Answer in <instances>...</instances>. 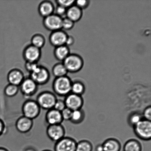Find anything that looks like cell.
<instances>
[{"instance_id": "6da1fadb", "label": "cell", "mask_w": 151, "mask_h": 151, "mask_svg": "<svg viewBox=\"0 0 151 151\" xmlns=\"http://www.w3.org/2000/svg\"><path fill=\"white\" fill-rule=\"evenodd\" d=\"M72 83V80L67 76L55 78L52 84L54 94L60 97H66L71 93Z\"/></svg>"}, {"instance_id": "7a4b0ae2", "label": "cell", "mask_w": 151, "mask_h": 151, "mask_svg": "<svg viewBox=\"0 0 151 151\" xmlns=\"http://www.w3.org/2000/svg\"><path fill=\"white\" fill-rule=\"evenodd\" d=\"M57 99L54 93L45 91L41 92L38 95L36 101L41 109L48 111L54 108Z\"/></svg>"}, {"instance_id": "3957f363", "label": "cell", "mask_w": 151, "mask_h": 151, "mask_svg": "<svg viewBox=\"0 0 151 151\" xmlns=\"http://www.w3.org/2000/svg\"><path fill=\"white\" fill-rule=\"evenodd\" d=\"M68 73H75L80 71L84 65V61L78 54L69 55L63 62Z\"/></svg>"}, {"instance_id": "277c9868", "label": "cell", "mask_w": 151, "mask_h": 151, "mask_svg": "<svg viewBox=\"0 0 151 151\" xmlns=\"http://www.w3.org/2000/svg\"><path fill=\"white\" fill-rule=\"evenodd\" d=\"M22 111L23 116L33 120L39 116L41 109L36 100L28 99L22 105Z\"/></svg>"}, {"instance_id": "5b68a950", "label": "cell", "mask_w": 151, "mask_h": 151, "mask_svg": "<svg viewBox=\"0 0 151 151\" xmlns=\"http://www.w3.org/2000/svg\"><path fill=\"white\" fill-rule=\"evenodd\" d=\"M29 77L38 86H42L45 85L49 81L50 74L47 68L39 65L35 70L29 73Z\"/></svg>"}, {"instance_id": "8992f818", "label": "cell", "mask_w": 151, "mask_h": 151, "mask_svg": "<svg viewBox=\"0 0 151 151\" xmlns=\"http://www.w3.org/2000/svg\"><path fill=\"white\" fill-rule=\"evenodd\" d=\"M133 128L136 136L140 139L146 141L151 139V121L143 119Z\"/></svg>"}, {"instance_id": "52a82bcc", "label": "cell", "mask_w": 151, "mask_h": 151, "mask_svg": "<svg viewBox=\"0 0 151 151\" xmlns=\"http://www.w3.org/2000/svg\"><path fill=\"white\" fill-rule=\"evenodd\" d=\"M19 87V91L26 98L35 95L38 90L37 84L29 77L25 78Z\"/></svg>"}, {"instance_id": "ba28073f", "label": "cell", "mask_w": 151, "mask_h": 151, "mask_svg": "<svg viewBox=\"0 0 151 151\" xmlns=\"http://www.w3.org/2000/svg\"><path fill=\"white\" fill-rule=\"evenodd\" d=\"M41 50L29 44L25 47L23 52V57L26 62L38 63L41 57Z\"/></svg>"}, {"instance_id": "9c48e42d", "label": "cell", "mask_w": 151, "mask_h": 151, "mask_svg": "<svg viewBox=\"0 0 151 151\" xmlns=\"http://www.w3.org/2000/svg\"><path fill=\"white\" fill-rule=\"evenodd\" d=\"M63 18L55 14L44 18L43 25L44 27L51 32L62 29Z\"/></svg>"}, {"instance_id": "30bf717a", "label": "cell", "mask_w": 151, "mask_h": 151, "mask_svg": "<svg viewBox=\"0 0 151 151\" xmlns=\"http://www.w3.org/2000/svg\"><path fill=\"white\" fill-rule=\"evenodd\" d=\"M65 130L61 124L48 125L46 130L47 137L55 142L65 137Z\"/></svg>"}, {"instance_id": "8fae6325", "label": "cell", "mask_w": 151, "mask_h": 151, "mask_svg": "<svg viewBox=\"0 0 151 151\" xmlns=\"http://www.w3.org/2000/svg\"><path fill=\"white\" fill-rule=\"evenodd\" d=\"M77 143L72 137H65L55 142L54 151H76Z\"/></svg>"}, {"instance_id": "7c38bea8", "label": "cell", "mask_w": 151, "mask_h": 151, "mask_svg": "<svg viewBox=\"0 0 151 151\" xmlns=\"http://www.w3.org/2000/svg\"><path fill=\"white\" fill-rule=\"evenodd\" d=\"M66 108L72 111L81 109L84 104L82 96L70 93L64 100Z\"/></svg>"}, {"instance_id": "4fadbf2b", "label": "cell", "mask_w": 151, "mask_h": 151, "mask_svg": "<svg viewBox=\"0 0 151 151\" xmlns=\"http://www.w3.org/2000/svg\"><path fill=\"white\" fill-rule=\"evenodd\" d=\"M68 35L63 29L51 32L49 36V42L55 48L65 45Z\"/></svg>"}, {"instance_id": "5bb4252c", "label": "cell", "mask_w": 151, "mask_h": 151, "mask_svg": "<svg viewBox=\"0 0 151 151\" xmlns=\"http://www.w3.org/2000/svg\"><path fill=\"white\" fill-rule=\"evenodd\" d=\"M34 125L33 120L22 116L19 117L15 123L16 130L21 134H26L32 130Z\"/></svg>"}, {"instance_id": "9a60e30c", "label": "cell", "mask_w": 151, "mask_h": 151, "mask_svg": "<svg viewBox=\"0 0 151 151\" xmlns=\"http://www.w3.org/2000/svg\"><path fill=\"white\" fill-rule=\"evenodd\" d=\"M24 74L20 69H12L7 73V78L9 84L19 86L24 79Z\"/></svg>"}, {"instance_id": "2e32d148", "label": "cell", "mask_w": 151, "mask_h": 151, "mask_svg": "<svg viewBox=\"0 0 151 151\" xmlns=\"http://www.w3.org/2000/svg\"><path fill=\"white\" fill-rule=\"evenodd\" d=\"M45 120L48 125L60 124L63 121L61 112L54 108L47 111L45 114Z\"/></svg>"}, {"instance_id": "e0dca14e", "label": "cell", "mask_w": 151, "mask_h": 151, "mask_svg": "<svg viewBox=\"0 0 151 151\" xmlns=\"http://www.w3.org/2000/svg\"><path fill=\"white\" fill-rule=\"evenodd\" d=\"M55 9V7L51 1H44L40 3L38 10L40 15L44 18L54 14Z\"/></svg>"}, {"instance_id": "ac0fdd59", "label": "cell", "mask_w": 151, "mask_h": 151, "mask_svg": "<svg viewBox=\"0 0 151 151\" xmlns=\"http://www.w3.org/2000/svg\"><path fill=\"white\" fill-rule=\"evenodd\" d=\"M82 15V10L75 4L67 9L66 17L75 23L81 20Z\"/></svg>"}, {"instance_id": "d6986e66", "label": "cell", "mask_w": 151, "mask_h": 151, "mask_svg": "<svg viewBox=\"0 0 151 151\" xmlns=\"http://www.w3.org/2000/svg\"><path fill=\"white\" fill-rule=\"evenodd\" d=\"M70 54L68 47L66 45L55 47L54 51V55L56 60L63 62Z\"/></svg>"}, {"instance_id": "ffe728a7", "label": "cell", "mask_w": 151, "mask_h": 151, "mask_svg": "<svg viewBox=\"0 0 151 151\" xmlns=\"http://www.w3.org/2000/svg\"><path fill=\"white\" fill-rule=\"evenodd\" d=\"M104 151H120L121 146L119 140L115 138H109L104 142Z\"/></svg>"}, {"instance_id": "44dd1931", "label": "cell", "mask_w": 151, "mask_h": 151, "mask_svg": "<svg viewBox=\"0 0 151 151\" xmlns=\"http://www.w3.org/2000/svg\"><path fill=\"white\" fill-rule=\"evenodd\" d=\"M142 145L138 140L131 139L125 143L123 151H142Z\"/></svg>"}, {"instance_id": "7402d4cb", "label": "cell", "mask_w": 151, "mask_h": 151, "mask_svg": "<svg viewBox=\"0 0 151 151\" xmlns=\"http://www.w3.org/2000/svg\"><path fill=\"white\" fill-rule=\"evenodd\" d=\"M55 78H60L67 76L68 72L62 62L56 63L53 66L52 70Z\"/></svg>"}, {"instance_id": "603a6c76", "label": "cell", "mask_w": 151, "mask_h": 151, "mask_svg": "<svg viewBox=\"0 0 151 151\" xmlns=\"http://www.w3.org/2000/svg\"><path fill=\"white\" fill-rule=\"evenodd\" d=\"M31 45L41 50L45 46L46 40L43 35L41 34H35L31 38Z\"/></svg>"}, {"instance_id": "cb8c5ba5", "label": "cell", "mask_w": 151, "mask_h": 151, "mask_svg": "<svg viewBox=\"0 0 151 151\" xmlns=\"http://www.w3.org/2000/svg\"><path fill=\"white\" fill-rule=\"evenodd\" d=\"M84 118L85 114L84 111L81 109H78L72 111L70 121L74 124H78L83 121Z\"/></svg>"}, {"instance_id": "d4e9b609", "label": "cell", "mask_w": 151, "mask_h": 151, "mask_svg": "<svg viewBox=\"0 0 151 151\" xmlns=\"http://www.w3.org/2000/svg\"><path fill=\"white\" fill-rule=\"evenodd\" d=\"M85 91V86L83 83L78 81H72L71 93L81 96Z\"/></svg>"}, {"instance_id": "484cf974", "label": "cell", "mask_w": 151, "mask_h": 151, "mask_svg": "<svg viewBox=\"0 0 151 151\" xmlns=\"http://www.w3.org/2000/svg\"><path fill=\"white\" fill-rule=\"evenodd\" d=\"M19 91V86L9 84L4 88V93L6 97L12 98L17 95Z\"/></svg>"}, {"instance_id": "4316f807", "label": "cell", "mask_w": 151, "mask_h": 151, "mask_svg": "<svg viewBox=\"0 0 151 151\" xmlns=\"http://www.w3.org/2000/svg\"><path fill=\"white\" fill-rule=\"evenodd\" d=\"M143 119L142 115L139 112H132L128 117V124L131 126L134 127Z\"/></svg>"}, {"instance_id": "83f0119b", "label": "cell", "mask_w": 151, "mask_h": 151, "mask_svg": "<svg viewBox=\"0 0 151 151\" xmlns=\"http://www.w3.org/2000/svg\"><path fill=\"white\" fill-rule=\"evenodd\" d=\"M93 145L88 140H81L77 143L76 151H92Z\"/></svg>"}, {"instance_id": "f1b7e54d", "label": "cell", "mask_w": 151, "mask_h": 151, "mask_svg": "<svg viewBox=\"0 0 151 151\" xmlns=\"http://www.w3.org/2000/svg\"><path fill=\"white\" fill-rule=\"evenodd\" d=\"M74 22L72 21L67 17H65L63 19L62 22V29L65 30H70L74 26Z\"/></svg>"}, {"instance_id": "f546056e", "label": "cell", "mask_w": 151, "mask_h": 151, "mask_svg": "<svg viewBox=\"0 0 151 151\" xmlns=\"http://www.w3.org/2000/svg\"><path fill=\"white\" fill-rule=\"evenodd\" d=\"M55 1L58 5L68 9L75 4V1L74 0H57Z\"/></svg>"}, {"instance_id": "4dcf8cb0", "label": "cell", "mask_w": 151, "mask_h": 151, "mask_svg": "<svg viewBox=\"0 0 151 151\" xmlns=\"http://www.w3.org/2000/svg\"><path fill=\"white\" fill-rule=\"evenodd\" d=\"M67 10V9L65 8L64 7L57 5V7H55L54 14L63 19L66 17Z\"/></svg>"}, {"instance_id": "1f68e13d", "label": "cell", "mask_w": 151, "mask_h": 151, "mask_svg": "<svg viewBox=\"0 0 151 151\" xmlns=\"http://www.w3.org/2000/svg\"><path fill=\"white\" fill-rule=\"evenodd\" d=\"M72 111L71 109L67 108H65L63 111L61 112L62 117L63 121H70L71 117Z\"/></svg>"}, {"instance_id": "d6a6232c", "label": "cell", "mask_w": 151, "mask_h": 151, "mask_svg": "<svg viewBox=\"0 0 151 151\" xmlns=\"http://www.w3.org/2000/svg\"><path fill=\"white\" fill-rule=\"evenodd\" d=\"M66 108L64 100L58 99L54 105V109L61 112Z\"/></svg>"}, {"instance_id": "836d02e7", "label": "cell", "mask_w": 151, "mask_h": 151, "mask_svg": "<svg viewBox=\"0 0 151 151\" xmlns=\"http://www.w3.org/2000/svg\"><path fill=\"white\" fill-rule=\"evenodd\" d=\"M90 1L88 0H78L75 1V4L81 9H84L88 6Z\"/></svg>"}, {"instance_id": "e575fe53", "label": "cell", "mask_w": 151, "mask_h": 151, "mask_svg": "<svg viewBox=\"0 0 151 151\" xmlns=\"http://www.w3.org/2000/svg\"><path fill=\"white\" fill-rule=\"evenodd\" d=\"M39 65L37 63H31L26 62L25 64V68L27 71L29 73H32L38 67Z\"/></svg>"}, {"instance_id": "d590c367", "label": "cell", "mask_w": 151, "mask_h": 151, "mask_svg": "<svg viewBox=\"0 0 151 151\" xmlns=\"http://www.w3.org/2000/svg\"><path fill=\"white\" fill-rule=\"evenodd\" d=\"M142 116L143 119L151 121V107L150 106H148L143 111Z\"/></svg>"}, {"instance_id": "8d00e7d4", "label": "cell", "mask_w": 151, "mask_h": 151, "mask_svg": "<svg viewBox=\"0 0 151 151\" xmlns=\"http://www.w3.org/2000/svg\"><path fill=\"white\" fill-rule=\"evenodd\" d=\"M75 39L73 36L71 35H68L67 39H66L65 45L68 47L70 46L73 45L75 43Z\"/></svg>"}, {"instance_id": "74e56055", "label": "cell", "mask_w": 151, "mask_h": 151, "mask_svg": "<svg viewBox=\"0 0 151 151\" xmlns=\"http://www.w3.org/2000/svg\"><path fill=\"white\" fill-rule=\"evenodd\" d=\"M6 131V126L5 123L2 119L0 118V137L4 134Z\"/></svg>"}, {"instance_id": "f35d334b", "label": "cell", "mask_w": 151, "mask_h": 151, "mask_svg": "<svg viewBox=\"0 0 151 151\" xmlns=\"http://www.w3.org/2000/svg\"><path fill=\"white\" fill-rule=\"evenodd\" d=\"M96 151H104V149L102 144L97 145L96 148Z\"/></svg>"}, {"instance_id": "ab89813d", "label": "cell", "mask_w": 151, "mask_h": 151, "mask_svg": "<svg viewBox=\"0 0 151 151\" xmlns=\"http://www.w3.org/2000/svg\"><path fill=\"white\" fill-rule=\"evenodd\" d=\"M24 151H36L35 149L32 147H28L25 149Z\"/></svg>"}, {"instance_id": "60d3db41", "label": "cell", "mask_w": 151, "mask_h": 151, "mask_svg": "<svg viewBox=\"0 0 151 151\" xmlns=\"http://www.w3.org/2000/svg\"><path fill=\"white\" fill-rule=\"evenodd\" d=\"M0 151H9L8 149L4 147H0Z\"/></svg>"}, {"instance_id": "b9f144b4", "label": "cell", "mask_w": 151, "mask_h": 151, "mask_svg": "<svg viewBox=\"0 0 151 151\" xmlns=\"http://www.w3.org/2000/svg\"><path fill=\"white\" fill-rule=\"evenodd\" d=\"M42 151H52L51 150H49V149H45V150H43Z\"/></svg>"}]
</instances>
